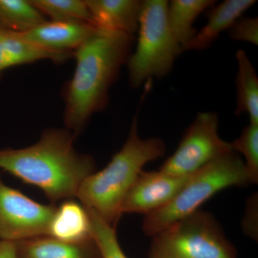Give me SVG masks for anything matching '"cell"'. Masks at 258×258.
I'll use <instances>...</instances> for the list:
<instances>
[{"mask_svg":"<svg viewBox=\"0 0 258 258\" xmlns=\"http://www.w3.org/2000/svg\"><path fill=\"white\" fill-rule=\"evenodd\" d=\"M67 128H49L23 149H0V169L42 190L52 203L76 198L83 181L96 171L91 156L78 152Z\"/></svg>","mask_w":258,"mask_h":258,"instance_id":"obj_1","label":"cell"},{"mask_svg":"<svg viewBox=\"0 0 258 258\" xmlns=\"http://www.w3.org/2000/svg\"><path fill=\"white\" fill-rule=\"evenodd\" d=\"M134 35L98 30L74 51V76L64 89V122L76 137L93 113L106 108L108 91L127 63Z\"/></svg>","mask_w":258,"mask_h":258,"instance_id":"obj_2","label":"cell"},{"mask_svg":"<svg viewBox=\"0 0 258 258\" xmlns=\"http://www.w3.org/2000/svg\"><path fill=\"white\" fill-rule=\"evenodd\" d=\"M164 141L158 137L142 139L134 117L128 137L119 152L106 167L88 176L80 186L76 198L86 208L92 209L113 227H116L125 197L147 163L162 157Z\"/></svg>","mask_w":258,"mask_h":258,"instance_id":"obj_3","label":"cell"},{"mask_svg":"<svg viewBox=\"0 0 258 258\" xmlns=\"http://www.w3.org/2000/svg\"><path fill=\"white\" fill-rule=\"evenodd\" d=\"M250 184L242 159L234 152L226 154L193 174L169 203L146 215L142 224L144 234L157 235L198 211L205 202L226 188Z\"/></svg>","mask_w":258,"mask_h":258,"instance_id":"obj_4","label":"cell"},{"mask_svg":"<svg viewBox=\"0 0 258 258\" xmlns=\"http://www.w3.org/2000/svg\"><path fill=\"white\" fill-rule=\"evenodd\" d=\"M168 3L166 0L142 1L137 47L127 61L129 83L133 88L169 74L182 52L168 24Z\"/></svg>","mask_w":258,"mask_h":258,"instance_id":"obj_5","label":"cell"},{"mask_svg":"<svg viewBox=\"0 0 258 258\" xmlns=\"http://www.w3.org/2000/svg\"><path fill=\"white\" fill-rule=\"evenodd\" d=\"M149 258H237L215 217L199 210L153 236Z\"/></svg>","mask_w":258,"mask_h":258,"instance_id":"obj_6","label":"cell"},{"mask_svg":"<svg viewBox=\"0 0 258 258\" xmlns=\"http://www.w3.org/2000/svg\"><path fill=\"white\" fill-rule=\"evenodd\" d=\"M218 123L216 113H199L185 132L175 152L159 170L168 175L189 176L212 161L233 152L231 143L219 136Z\"/></svg>","mask_w":258,"mask_h":258,"instance_id":"obj_7","label":"cell"},{"mask_svg":"<svg viewBox=\"0 0 258 258\" xmlns=\"http://www.w3.org/2000/svg\"><path fill=\"white\" fill-rule=\"evenodd\" d=\"M56 206L34 201L0 178V240L19 242L47 235Z\"/></svg>","mask_w":258,"mask_h":258,"instance_id":"obj_8","label":"cell"},{"mask_svg":"<svg viewBox=\"0 0 258 258\" xmlns=\"http://www.w3.org/2000/svg\"><path fill=\"white\" fill-rule=\"evenodd\" d=\"M191 175L175 176L159 170H142L123 200L122 215L142 213L146 215L159 210L176 196Z\"/></svg>","mask_w":258,"mask_h":258,"instance_id":"obj_9","label":"cell"},{"mask_svg":"<svg viewBox=\"0 0 258 258\" xmlns=\"http://www.w3.org/2000/svg\"><path fill=\"white\" fill-rule=\"evenodd\" d=\"M98 30L81 22L45 21L20 36L41 48L56 52H74Z\"/></svg>","mask_w":258,"mask_h":258,"instance_id":"obj_10","label":"cell"},{"mask_svg":"<svg viewBox=\"0 0 258 258\" xmlns=\"http://www.w3.org/2000/svg\"><path fill=\"white\" fill-rule=\"evenodd\" d=\"M93 26L103 31L134 35L138 31L142 1L139 0H85Z\"/></svg>","mask_w":258,"mask_h":258,"instance_id":"obj_11","label":"cell"},{"mask_svg":"<svg viewBox=\"0 0 258 258\" xmlns=\"http://www.w3.org/2000/svg\"><path fill=\"white\" fill-rule=\"evenodd\" d=\"M74 52H56L41 48L24 40L18 32L0 25V76L5 70L35 61L50 60L61 63Z\"/></svg>","mask_w":258,"mask_h":258,"instance_id":"obj_12","label":"cell"},{"mask_svg":"<svg viewBox=\"0 0 258 258\" xmlns=\"http://www.w3.org/2000/svg\"><path fill=\"white\" fill-rule=\"evenodd\" d=\"M47 235L56 240L74 243L92 240L87 210L74 199L64 200L56 207Z\"/></svg>","mask_w":258,"mask_h":258,"instance_id":"obj_13","label":"cell"},{"mask_svg":"<svg viewBox=\"0 0 258 258\" xmlns=\"http://www.w3.org/2000/svg\"><path fill=\"white\" fill-rule=\"evenodd\" d=\"M15 243L18 258H101L93 238L74 243L42 235Z\"/></svg>","mask_w":258,"mask_h":258,"instance_id":"obj_14","label":"cell"},{"mask_svg":"<svg viewBox=\"0 0 258 258\" xmlns=\"http://www.w3.org/2000/svg\"><path fill=\"white\" fill-rule=\"evenodd\" d=\"M254 0H226L214 5L208 12V23L193 37L185 50H203L215 41L222 32L230 30L244 12L253 6Z\"/></svg>","mask_w":258,"mask_h":258,"instance_id":"obj_15","label":"cell"},{"mask_svg":"<svg viewBox=\"0 0 258 258\" xmlns=\"http://www.w3.org/2000/svg\"><path fill=\"white\" fill-rule=\"evenodd\" d=\"M215 5L213 0H172L168 3V24L182 52L196 35L193 26L195 20Z\"/></svg>","mask_w":258,"mask_h":258,"instance_id":"obj_16","label":"cell"},{"mask_svg":"<svg viewBox=\"0 0 258 258\" xmlns=\"http://www.w3.org/2000/svg\"><path fill=\"white\" fill-rule=\"evenodd\" d=\"M236 59L237 74L235 114L247 113L250 123L258 124V78L255 69L244 50L237 51Z\"/></svg>","mask_w":258,"mask_h":258,"instance_id":"obj_17","label":"cell"},{"mask_svg":"<svg viewBox=\"0 0 258 258\" xmlns=\"http://www.w3.org/2000/svg\"><path fill=\"white\" fill-rule=\"evenodd\" d=\"M47 19L30 1L0 0V25L16 32L28 31Z\"/></svg>","mask_w":258,"mask_h":258,"instance_id":"obj_18","label":"cell"},{"mask_svg":"<svg viewBox=\"0 0 258 258\" xmlns=\"http://www.w3.org/2000/svg\"><path fill=\"white\" fill-rule=\"evenodd\" d=\"M30 3L51 21L81 22L93 25L92 16L83 0H30Z\"/></svg>","mask_w":258,"mask_h":258,"instance_id":"obj_19","label":"cell"},{"mask_svg":"<svg viewBox=\"0 0 258 258\" xmlns=\"http://www.w3.org/2000/svg\"><path fill=\"white\" fill-rule=\"evenodd\" d=\"M86 208L91 221V236L101 258H128L120 247L115 227L107 223L92 209Z\"/></svg>","mask_w":258,"mask_h":258,"instance_id":"obj_20","label":"cell"},{"mask_svg":"<svg viewBox=\"0 0 258 258\" xmlns=\"http://www.w3.org/2000/svg\"><path fill=\"white\" fill-rule=\"evenodd\" d=\"M234 152L244 156L246 170L251 184L258 181V124L249 123L238 139L231 143Z\"/></svg>","mask_w":258,"mask_h":258,"instance_id":"obj_21","label":"cell"},{"mask_svg":"<svg viewBox=\"0 0 258 258\" xmlns=\"http://www.w3.org/2000/svg\"><path fill=\"white\" fill-rule=\"evenodd\" d=\"M229 30L232 40L245 41L257 45V18H239Z\"/></svg>","mask_w":258,"mask_h":258,"instance_id":"obj_22","label":"cell"},{"mask_svg":"<svg viewBox=\"0 0 258 258\" xmlns=\"http://www.w3.org/2000/svg\"><path fill=\"white\" fill-rule=\"evenodd\" d=\"M257 194L254 195L252 198L249 199V203L247 205L245 214L243 221H242V227L246 234L252 238H257V231H256L252 227L251 220L255 222V216H257Z\"/></svg>","mask_w":258,"mask_h":258,"instance_id":"obj_23","label":"cell"},{"mask_svg":"<svg viewBox=\"0 0 258 258\" xmlns=\"http://www.w3.org/2000/svg\"><path fill=\"white\" fill-rule=\"evenodd\" d=\"M0 258H18L16 243L0 240Z\"/></svg>","mask_w":258,"mask_h":258,"instance_id":"obj_24","label":"cell"}]
</instances>
